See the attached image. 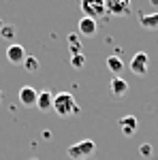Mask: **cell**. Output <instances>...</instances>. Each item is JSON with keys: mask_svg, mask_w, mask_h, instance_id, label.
<instances>
[{"mask_svg": "<svg viewBox=\"0 0 158 160\" xmlns=\"http://www.w3.org/2000/svg\"><path fill=\"white\" fill-rule=\"evenodd\" d=\"M130 2L133 0H105V4H107V13L111 15H128L130 13Z\"/></svg>", "mask_w": 158, "mask_h": 160, "instance_id": "obj_5", "label": "cell"}, {"mask_svg": "<svg viewBox=\"0 0 158 160\" xmlns=\"http://www.w3.org/2000/svg\"><path fill=\"white\" fill-rule=\"evenodd\" d=\"M150 2H152V4H154V7H158V0H150Z\"/></svg>", "mask_w": 158, "mask_h": 160, "instance_id": "obj_19", "label": "cell"}, {"mask_svg": "<svg viewBox=\"0 0 158 160\" xmlns=\"http://www.w3.org/2000/svg\"><path fill=\"white\" fill-rule=\"evenodd\" d=\"M139 154H141L143 158H150V156H152V145H150V143H143V145L139 148Z\"/></svg>", "mask_w": 158, "mask_h": 160, "instance_id": "obj_17", "label": "cell"}, {"mask_svg": "<svg viewBox=\"0 0 158 160\" xmlns=\"http://www.w3.org/2000/svg\"><path fill=\"white\" fill-rule=\"evenodd\" d=\"M0 34H2V37H7V38H11L15 32H13L11 26H2V28H0Z\"/></svg>", "mask_w": 158, "mask_h": 160, "instance_id": "obj_18", "label": "cell"}, {"mask_svg": "<svg viewBox=\"0 0 158 160\" xmlns=\"http://www.w3.org/2000/svg\"><path fill=\"white\" fill-rule=\"evenodd\" d=\"M69 49H71V53H73V56L81 53V43H79V38L75 37V34H71V37H69Z\"/></svg>", "mask_w": 158, "mask_h": 160, "instance_id": "obj_15", "label": "cell"}, {"mask_svg": "<svg viewBox=\"0 0 158 160\" xmlns=\"http://www.w3.org/2000/svg\"><path fill=\"white\" fill-rule=\"evenodd\" d=\"M17 98H19V102H22L24 107H34V105H37V98H38V92L32 86H24L19 90Z\"/></svg>", "mask_w": 158, "mask_h": 160, "instance_id": "obj_6", "label": "cell"}, {"mask_svg": "<svg viewBox=\"0 0 158 160\" xmlns=\"http://www.w3.org/2000/svg\"><path fill=\"white\" fill-rule=\"evenodd\" d=\"M32 160H38V158H32Z\"/></svg>", "mask_w": 158, "mask_h": 160, "instance_id": "obj_20", "label": "cell"}, {"mask_svg": "<svg viewBox=\"0 0 158 160\" xmlns=\"http://www.w3.org/2000/svg\"><path fill=\"white\" fill-rule=\"evenodd\" d=\"M37 107L41 111H49L54 109V94L51 92H38V98H37Z\"/></svg>", "mask_w": 158, "mask_h": 160, "instance_id": "obj_11", "label": "cell"}, {"mask_svg": "<svg viewBox=\"0 0 158 160\" xmlns=\"http://www.w3.org/2000/svg\"><path fill=\"white\" fill-rule=\"evenodd\" d=\"M109 90H111V94H113L115 98H122V96L128 92V83L122 79L120 75H115V77H111V81H109Z\"/></svg>", "mask_w": 158, "mask_h": 160, "instance_id": "obj_8", "label": "cell"}, {"mask_svg": "<svg viewBox=\"0 0 158 160\" xmlns=\"http://www.w3.org/2000/svg\"><path fill=\"white\" fill-rule=\"evenodd\" d=\"M107 68H109L113 75H120L122 68H124V62H122L118 56H109V58H107Z\"/></svg>", "mask_w": 158, "mask_h": 160, "instance_id": "obj_13", "label": "cell"}, {"mask_svg": "<svg viewBox=\"0 0 158 160\" xmlns=\"http://www.w3.org/2000/svg\"><path fill=\"white\" fill-rule=\"evenodd\" d=\"M7 60L11 64H24L26 60V49L19 45V43H13L7 47Z\"/></svg>", "mask_w": 158, "mask_h": 160, "instance_id": "obj_7", "label": "cell"}, {"mask_svg": "<svg viewBox=\"0 0 158 160\" xmlns=\"http://www.w3.org/2000/svg\"><path fill=\"white\" fill-rule=\"evenodd\" d=\"M84 64H85V56L84 53L71 56V66H73V68H84Z\"/></svg>", "mask_w": 158, "mask_h": 160, "instance_id": "obj_16", "label": "cell"}, {"mask_svg": "<svg viewBox=\"0 0 158 160\" xmlns=\"http://www.w3.org/2000/svg\"><path fill=\"white\" fill-rule=\"evenodd\" d=\"M94 149H96V143L92 141V139H85V141H79V143H75L69 148V156L71 158H85V156H90V154H94Z\"/></svg>", "mask_w": 158, "mask_h": 160, "instance_id": "obj_3", "label": "cell"}, {"mask_svg": "<svg viewBox=\"0 0 158 160\" xmlns=\"http://www.w3.org/2000/svg\"><path fill=\"white\" fill-rule=\"evenodd\" d=\"M79 7H81L84 17H90V19H94V22H96L98 17L107 15V4H105V0H81Z\"/></svg>", "mask_w": 158, "mask_h": 160, "instance_id": "obj_2", "label": "cell"}, {"mask_svg": "<svg viewBox=\"0 0 158 160\" xmlns=\"http://www.w3.org/2000/svg\"><path fill=\"white\" fill-rule=\"evenodd\" d=\"M54 111L60 118H71V115H77L79 113V105L75 102L73 94L60 92V94H54Z\"/></svg>", "mask_w": 158, "mask_h": 160, "instance_id": "obj_1", "label": "cell"}, {"mask_svg": "<svg viewBox=\"0 0 158 160\" xmlns=\"http://www.w3.org/2000/svg\"><path fill=\"white\" fill-rule=\"evenodd\" d=\"M24 68L28 71V73H37V71H38V60L34 58V56H26V60H24Z\"/></svg>", "mask_w": 158, "mask_h": 160, "instance_id": "obj_14", "label": "cell"}, {"mask_svg": "<svg viewBox=\"0 0 158 160\" xmlns=\"http://www.w3.org/2000/svg\"><path fill=\"white\" fill-rule=\"evenodd\" d=\"M77 28H79V34H84V37H94L96 30H98V24L94 19H90V17H81L79 24H77Z\"/></svg>", "mask_w": 158, "mask_h": 160, "instance_id": "obj_10", "label": "cell"}, {"mask_svg": "<svg viewBox=\"0 0 158 160\" xmlns=\"http://www.w3.org/2000/svg\"><path fill=\"white\" fill-rule=\"evenodd\" d=\"M147 64H150V58H147L145 51H139V53H135L133 60H130V71L135 75H145L147 73Z\"/></svg>", "mask_w": 158, "mask_h": 160, "instance_id": "obj_4", "label": "cell"}, {"mask_svg": "<svg viewBox=\"0 0 158 160\" xmlns=\"http://www.w3.org/2000/svg\"><path fill=\"white\" fill-rule=\"evenodd\" d=\"M139 24L145 30H158V13H145L139 17Z\"/></svg>", "mask_w": 158, "mask_h": 160, "instance_id": "obj_12", "label": "cell"}, {"mask_svg": "<svg viewBox=\"0 0 158 160\" xmlns=\"http://www.w3.org/2000/svg\"><path fill=\"white\" fill-rule=\"evenodd\" d=\"M118 126H120L122 135L133 137L135 132H137V118H135V115H124L120 122H118Z\"/></svg>", "mask_w": 158, "mask_h": 160, "instance_id": "obj_9", "label": "cell"}]
</instances>
